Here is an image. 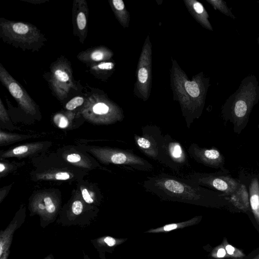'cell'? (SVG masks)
<instances>
[{
  "mask_svg": "<svg viewBox=\"0 0 259 259\" xmlns=\"http://www.w3.org/2000/svg\"><path fill=\"white\" fill-rule=\"evenodd\" d=\"M95 155L105 164L122 166L128 169L141 171H151L153 165L132 150L111 147L95 148Z\"/></svg>",
  "mask_w": 259,
  "mask_h": 259,
  "instance_id": "cell-6",
  "label": "cell"
},
{
  "mask_svg": "<svg viewBox=\"0 0 259 259\" xmlns=\"http://www.w3.org/2000/svg\"><path fill=\"white\" fill-rule=\"evenodd\" d=\"M164 152L166 167L179 172L189 165L187 154L181 144L170 135H164Z\"/></svg>",
  "mask_w": 259,
  "mask_h": 259,
  "instance_id": "cell-13",
  "label": "cell"
},
{
  "mask_svg": "<svg viewBox=\"0 0 259 259\" xmlns=\"http://www.w3.org/2000/svg\"><path fill=\"white\" fill-rule=\"evenodd\" d=\"M174 72V86L187 127L200 117L204 104V90L199 81L189 80L183 72Z\"/></svg>",
  "mask_w": 259,
  "mask_h": 259,
  "instance_id": "cell-2",
  "label": "cell"
},
{
  "mask_svg": "<svg viewBox=\"0 0 259 259\" xmlns=\"http://www.w3.org/2000/svg\"><path fill=\"white\" fill-rule=\"evenodd\" d=\"M85 101L84 114H93L99 122L111 124L124 118L121 109L102 94L93 93Z\"/></svg>",
  "mask_w": 259,
  "mask_h": 259,
  "instance_id": "cell-8",
  "label": "cell"
},
{
  "mask_svg": "<svg viewBox=\"0 0 259 259\" xmlns=\"http://www.w3.org/2000/svg\"><path fill=\"white\" fill-rule=\"evenodd\" d=\"M141 130V135L134 134L136 145L146 156L165 165L164 137L160 128L155 125H147Z\"/></svg>",
  "mask_w": 259,
  "mask_h": 259,
  "instance_id": "cell-7",
  "label": "cell"
},
{
  "mask_svg": "<svg viewBox=\"0 0 259 259\" xmlns=\"http://www.w3.org/2000/svg\"><path fill=\"white\" fill-rule=\"evenodd\" d=\"M111 7L120 23L124 27L128 24L129 17L122 0H112L110 1Z\"/></svg>",
  "mask_w": 259,
  "mask_h": 259,
  "instance_id": "cell-22",
  "label": "cell"
},
{
  "mask_svg": "<svg viewBox=\"0 0 259 259\" xmlns=\"http://www.w3.org/2000/svg\"><path fill=\"white\" fill-rule=\"evenodd\" d=\"M0 80L26 113L31 115H35L37 114L38 107L33 100L22 85L9 74L1 63Z\"/></svg>",
  "mask_w": 259,
  "mask_h": 259,
  "instance_id": "cell-9",
  "label": "cell"
},
{
  "mask_svg": "<svg viewBox=\"0 0 259 259\" xmlns=\"http://www.w3.org/2000/svg\"><path fill=\"white\" fill-rule=\"evenodd\" d=\"M151 79V45L148 37L140 57L137 71V88L140 97L146 101L149 96Z\"/></svg>",
  "mask_w": 259,
  "mask_h": 259,
  "instance_id": "cell-10",
  "label": "cell"
},
{
  "mask_svg": "<svg viewBox=\"0 0 259 259\" xmlns=\"http://www.w3.org/2000/svg\"><path fill=\"white\" fill-rule=\"evenodd\" d=\"M89 9L85 0H74L72 7V24L74 34L83 44L88 32Z\"/></svg>",
  "mask_w": 259,
  "mask_h": 259,
  "instance_id": "cell-15",
  "label": "cell"
},
{
  "mask_svg": "<svg viewBox=\"0 0 259 259\" xmlns=\"http://www.w3.org/2000/svg\"><path fill=\"white\" fill-rule=\"evenodd\" d=\"M238 179L247 188L250 208L259 224V172H248L242 170L239 172Z\"/></svg>",
  "mask_w": 259,
  "mask_h": 259,
  "instance_id": "cell-14",
  "label": "cell"
},
{
  "mask_svg": "<svg viewBox=\"0 0 259 259\" xmlns=\"http://www.w3.org/2000/svg\"><path fill=\"white\" fill-rule=\"evenodd\" d=\"M104 241L109 246H113L116 244V240L111 237H105Z\"/></svg>",
  "mask_w": 259,
  "mask_h": 259,
  "instance_id": "cell-31",
  "label": "cell"
},
{
  "mask_svg": "<svg viewBox=\"0 0 259 259\" xmlns=\"http://www.w3.org/2000/svg\"><path fill=\"white\" fill-rule=\"evenodd\" d=\"M223 245L226 249L228 257L240 258L244 256L242 251L229 244L226 241L223 243Z\"/></svg>",
  "mask_w": 259,
  "mask_h": 259,
  "instance_id": "cell-24",
  "label": "cell"
},
{
  "mask_svg": "<svg viewBox=\"0 0 259 259\" xmlns=\"http://www.w3.org/2000/svg\"><path fill=\"white\" fill-rule=\"evenodd\" d=\"M184 2L188 10L195 19L203 27L212 30L208 20V15L203 5L194 0H186Z\"/></svg>",
  "mask_w": 259,
  "mask_h": 259,
  "instance_id": "cell-19",
  "label": "cell"
},
{
  "mask_svg": "<svg viewBox=\"0 0 259 259\" xmlns=\"http://www.w3.org/2000/svg\"><path fill=\"white\" fill-rule=\"evenodd\" d=\"M0 37L4 42L23 51H38L47 38L34 25L24 22L0 19Z\"/></svg>",
  "mask_w": 259,
  "mask_h": 259,
  "instance_id": "cell-3",
  "label": "cell"
},
{
  "mask_svg": "<svg viewBox=\"0 0 259 259\" xmlns=\"http://www.w3.org/2000/svg\"><path fill=\"white\" fill-rule=\"evenodd\" d=\"M188 152L190 157L199 163L221 170H227L224 166L225 157L216 147H200L193 143L189 146Z\"/></svg>",
  "mask_w": 259,
  "mask_h": 259,
  "instance_id": "cell-12",
  "label": "cell"
},
{
  "mask_svg": "<svg viewBox=\"0 0 259 259\" xmlns=\"http://www.w3.org/2000/svg\"><path fill=\"white\" fill-rule=\"evenodd\" d=\"M89 66V72L96 78L106 80L112 73L115 64L110 61H103Z\"/></svg>",
  "mask_w": 259,
  "mask_h": 259,
  "instance_id": "cell-20",
  "label": "cell"
},
{
  "mask_svg": "<svg viewBox=\"0 0 259 259\" xmlns=\"http://www.w3.org/2000/svg\"><path fill=\"white\" fill-rule=\"evenodd\" d=\"M82 96H76L70 100L65 105V108L68 111H72L81 106L85 102Z\"/></svg>",
  "mask_w": 259,
  "mask_h": 259,
  "instance_id": "cell-25",
  "label": "cell"
},
{
  "mask_svg": "<svg viewBox=\"0 0 259 259\" xmlns=\"http://www.w3.org/2000/svg\"><path fill=\"white\" fill-rule=\"evenodd\" d=\"M69 163L63 162L60 167L49 164L38 165L37 168L32 174L37 180H73L77 178V172L84 171L74 165H67Z\"/></svg>",
  "mask_w": 259,
  "mask_h": 259,
  "instance_id": "cell-11",
  "label": "cell"
},
{
  "mask_svg": "<svg viewBox=\"0 0 259 259\" xmlns=\"http://www.w3.org/2000/svg\"><path fill=\"white\" fill-rule=\"evenodd\" d=\"M35 200V205L39 210L46 211L49 213H53L56 209L54 199L47 192L39 193Z\"/></svg>",
  "mask_w": 259,
  "mask_h": 259,
  "instance_id": "cell-21",
  "label": "cell"
},
{
  "mask_svg": "<svg viewBox=\"0 0 259 259\" xmlns=\"http://www.w3.org/2000/svg\"><path fill=\"white\" fill-rule=\"evenodd\" d=\"M214 256L218 258L228 257L226 249L222 244L216 250L215 253L214 254Z\"/></svg>",
  "mask_w": 259,
  "mask_h": 259,
  "instance_id": "cell-30",
  "label": "cell"
},
{
  "mask_svg": "<svg viewBox=\"0 0 259 259\" xmlns=\"http://www.w3.org/2000/svg\"><path fill=\"white\" fill-rule=\"evenodd\" d=\"M83 210V204L79 200H75L72 204V211L75 215L80 214Z\"/></svg>",
  "mask_w": 259,
  "mask_h": 259,
  "instance_id": "cell-29",
  "label": "cell"
},
{
  "mask_svg": "<svg viewBox=\"0 0 259 259\" xmlns=\"http://www.w3.org/2000/svg\"><path fill=\"white\" fill-rule=\"evenodd\" d=\"M37 145H24L15 147L5 152L3 157L21 156L36 149Z\"/></svg>",
  "mask_w": 259,
  "mask_h": 259,
  "instance_id": "cell-23",
  "label": "cell"
},
{
  "mask_svg": "<svg viewBox=\"0 0 259 259\" xmlns=\"http://www.w3.org/2000/svg\"><path fill=\"white\" fill-rule=\"evenodd\" d=\"M142 186L146 191L164 200L195 204H229L226 198L219 192L164 172L148 176Z\"/></svg>",
  "mask_w": 259,
  "mask_h": 259,
  "instance_id": "cell-1",
  "label": "cell"
},
{
  "mask_svg": "<svg viewBox=\"0 0 259 259\" xmlns=\"http://www.w3.org/2000/svg\"><path fill=\"white\" fill-rule=\"evenodd\" d=\"M47 80L52 94L60 101L77 90L71 63L64 56L52 63Z\"/></svg>",
  "mask_w": 259,
  "mask_h": 259,
  "instance_id": "cell-4",
  "label": "cell"
},
{
  "mask_svg": "<svg viewBox=\"0 0 259 259\" xmlns=\"http://www.w3.org/2000/svg\"><path fill=\"white\" fill-rule=\"evenodd\" d=\"M259 40V39H258ZM259 41V40H258Z\"/></svg>",
  "mask_w": 259,
  "mask_h": 259,
  "instance_id": "cell-33",
  "label": "cell"
},
{
  "mask_svg": "<svg viewBox=\"0 0 259 259\" xmlns=\"http://www.w3.org/2000/svg\"><path fill=\"white\" fill-rule=\"evenodd\" d=\"M253 259H259V254L256 255Z\"/></svg>",
  "mask_w": 259,
  "mask_h": 259,
  "instance_id": "cell-32",
  "label": "cell"
},
{
  "mask_svg": "<svg viewBox=\"0 0 259 259\" xmlns=\"http://www.w3.org/2000/svg\"><path fill=\"white\" fill-rule=\"evenodd\" d=\"M57 155L64 161L80 168L90 170L94 167H101L96 161L93 162L94 159L89 158L83 152L76 150L75 148L64 147L58 152Z\"/></svg>",
  "mask_w": 259,
  "mask_h": 259,
  "instance_id": "cell-16",
  "label": "cell"
},
{
  "mask_svg": "<svg viewBox=\"0 0 259 259\" xmlns=\"http://www.w3.org/2000/svg\"><path fill=\"white\" fill-rule=\"evenodd\" d=\"M184 179L194 185L219 192L224 197L233 194L240 184L239 180L233 178L228 169L210 173L194 172Z\"/></svg>",
  "mask_w": 259,
  "mask_h": 259,
  "instance_id": "cell-5",
  "label": "cell"
},
{
  "mask_svg": "<svg viewBox=\"0 0 259 259\" xmlns=\"http://www.w3.org/2000/svg\"><path fill=\"white\" fill-rule=\"evenodd\" d=\"M225 197L229 204L240 210L246 211L250 208L248 190L246 186L241 182L237 190L231 195Z\"/></svg>",
  "mask_w": 259,
  "mask_h": 259,
  "instance_id": "cell-18",
  "label": "cell"
},
{
  "mask_svg": "<svg viewBox=\"0 0 259 259\" xmlns=\"http://www.w3.org/2000/svg\"><path fill=\"white\" fill-rule=\"evenodd\" d=\"M54 120L56 125L60 128H66L69 125L68 119L62 114H57L54 118Z\"/></svg>",
  "mask_w": 259,
  "mask_h": 259,
  "instance_id": "cell-27",
  "label": "cell"
},
{
  "mask_svg": "<svg viewBox=\"0 0 259 259\" xmlns=\"http://www.w3.org/2000/svg\"><path fill=\"white\" fill-rule=\"evenodd\" d=\"M113 55V52L109 49L100 46L80 52L77 55V58L87 65H90L108 61Z\"/></svg>",
  "mask_w": 259,
  "mask_h": 259,
  "instance_id": "cell-17",
  "label": "cell"
},
{
  "mask_svg": "<svg viewBox=\"0 0 259 259\" xmlns=\"http://www.w3.org/2000/svg\"><path fill=\"white\" fill-rule=\"evenodd\" d=\"M198 220V218H194L192 220H191L189 221L178 223V224H171L166 225L163 226L162 228L157 229L154 230H152L151 232H160V231H170L171 230H173L176 229L181 226L183 227L184 225H187L189 224H192V223H195L196 221Z\"/></svg>",
  "mask_w": 259,
  "mask_h": 259,
  "instance_id": "cell-26",
  "label": "cell"
},
{
  "mask_svg": "<svg viewBox=\"0 0 259 259\" xmlns=\"http://www.w3.org/2000/svg\"><path fill=\"white\" fill-rule=\"evenodd\" d=\"M80 190L83 200L88 204L93 203L94 200L92 197L91 191H89L85 187H81Z\"/></svg>",
  "mask_w": 259,
  "mask_h": 259,
  "instance_id": "cell-28",
  "label": "cell"
}]
</instances>
